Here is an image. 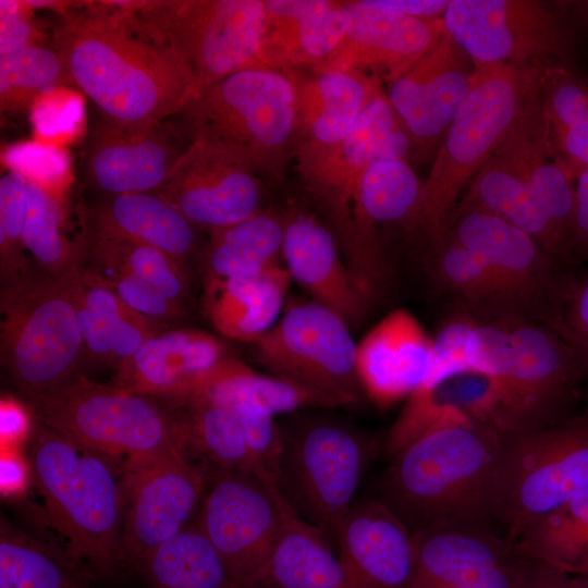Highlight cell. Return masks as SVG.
<instances>
[{
    "label": "cell",
    "mask_w": 588,
    "mask_h": 588,
    "mask_svg": "<svg viewBox=\"0 0 588 588\" xmlns=\"http://www.w3.org/2000/svg\"><path fill=\"white\" fill-rule=\"evenodd\" d=\"M56 40L70 85L109 123L151 126L195 98L187 64L131 1L75 3L62 17Z\"/></svg>",
    "instance_id": "6da1fadb"
},
{
    "label": "cell",
    "mask_w": 588,
    "mask_h": 588,
    "mask_svg": "<svg viewBox=\"0 0 588 588\" xmlns=\"http://www.w3.org/2000/svg\"><path fill=\"white\" fill-rule=\"evenodd\" d=\"M502 436L488 424H443L390 458L378 498L412 532L446 526H495L491 485Z\"/></svg>",
    "instance_id": "7a4b0ae2"
},
{
    "label": "cell",
    "mask_w": 588,
    "mask_h": 588,
    "mask_svg": "<svg viewBox=\"0 0 588 588\" xmlns=\"http://www.w3.org/2000/svg\"><path fill=\"white\" fill-rule=\"evenodd\" d=\"M28 461L48 523L63 538L65 552L97 581L121 577L125 467L41 422L32 433Z\"/></svg>",
    "instance_id": "3957f363"
},
{
    "label": "cell",
    "mask_w": 588,
    "mask_h": 588,
    "mask_svg": "<svg viewBox=\"0 0 588 588\" xmlns=\"http://www.w3.org/2000/svg\"><path fill=\"white\" fill-rule=\"evenodd\" d=\"M27 400L41 424L119 461L126 470L193 453L184 409L167 400L83 375Z\"/></svg>",
    "instance_id": "277c9868"
},
{
    "label": "cell",
    "mask_w": 588,
    "mask_h": 588,
    "mask_svg": "<svg viewBox=\"0 0 588 588\" xmlns=\"http://www.w3.org/2000/svg\"><path fill=\"white\" fill-rule=\"evenodd\" d=\"M538 73L503 64L475 66L470 90L442 136L407 225L420 232L429 247L444 235L467 185L515 125L537 87Z\"/></svg>",
    "instance_id": "5b68a950"
},
{
    "label": "cell",
    "mask_w": 588,
    "mask_h": 588,
    "mask_svg": "<svg viewBox=\"0 0 588 588\" xmlns=\"http://www.w3.org/2000/svg\"><path fill=\"white\" fill-rule=\"evenodd\" d=\"M176 118L191 140L213 143L256 173L275 174L299 127L296 85L283 71L255 63L209 87Z\"/></svg>",
    "instance_id": "8992f818"
},
{
    "label": "cell",
    "mask_w": 588,
    "mask_h": 588,
    "mask_svg": "<svg viewBox=\"0 0 588 588\" xmlns=\"http://www.w3.org/2000/svg\"><path fill=\"white\" fill-rule=\"evenodd\" d=\"M75 275L56 278L32 268L2 284L1 362L26 400L82 376L78 370L87 354L77 320Z\"/></svg>",
    "instance_id": "52a82bcc"
},
{
    "label": "cell",
    "mask_w": 588,
    "mask_h": 588,
    "mask_svg": "<svg viewBox=\"0 0 588 588\" xmlns=\"http://www.w3.org/2000/svg\"><path fill=\"white\" fill-rule=\"evenodd\" d=\"M588 492V415L503 434L491 485L494 525L511 540Z\"/></svg>",
    "instance_id": "ba28073f"
},
{
    "label": "cell",
    "mask_w": 588,
    "mask_h": 588,
    "mask_svg": "<svg viewBox=\"0 0 588 588\" xmlns=\"http://www.w3.org/2000/svg\"><path fill=\"white\" fill-rule=\"evenodd\" d=\"M279 426V492L297 517L332 542L379 442L346 421L324 416H294Z\"/></svg>",
    "instance_id": "9c48e42d"
},
{
    "label": "cell",
    "mask_w": 588,
    "mask_h": 588,
    "mask_svg": "<svg viewBox=\"0 0 588 588\" xmlns=\"http://www.w3.org/2000/svg\"><path fill=\"white\" fill-rule=\"evenodd\" d=\"M131 7L185 61L195 98L257 63L266 22L262 0L131 1Z\"/></svg>",
    "instance_id": "30bf717a"
},
{
    "label": "cell",
    "mask_w": 588,
    "mask_h": 588,
    "mask_svg": "<svg viewBox=\"0 0 588 588\" xmlns=\"http://www.w3.org/2000/svg\"><path fill=\"white\" fill-rule=\"evenodd\" d=\"M442 20L475 66L540 70L571 63L575 50L567 15L556 1L449 0Z\"/></svg>",
    "instance_id": "8fae6325"
},
{
    "label": "cell",
    "mask_w": 588,
    "mask_h": 588,
    "mask_svg": "<svg viewBox=\"0 0 588 588\" xmlns=\"http://www.w3.org/2000/svg\"><path fill=\"white\" fill-rule=\"evenodd\" d=\"M254 344L258 360L273 376L323 394L339 406L363 396L357 343L350 326L314 301L291 303Z\"/></svg>",
    "instance_id": "7c38bea8"
},
{
    "label": "cell",
    "mask_w": 588,
    "mask_h": 588,
    "mask_svg": "<svg viewBox=\"0 0 588 588\" xmlns=\"http://www.w3.org/2000/svg\"><path fill=\"white\" fill-rule=\"evenodd\" d=\"M506 327L511 360L495 384L503 434L549 427L572 417L586 381L576 353L538 320L509 321Z\"/></svg>",
    "instance_id": "4fadbf2b"
},
{
    "label": "cell",
    "mask_w": 588,
    "mask_h": 588,
    "mask_svg": "<svg viewBox=\"0 0 588 588\" xmlns=\"http://www.w3.org/2000/svg\"><path fill=\"white\" fill-rule=\"evenodd\" d=\"M294 514L259 477L208 463L207 489L195 518L238 588H248Z\"/></svg>",
    "instance_id": "5bb4252c"
},
{
    "label": "cell",
    "mask_w": 588,
    "mask_h": 588,
    "mask_svg": "<svg viewBox=\"0 0 588 588\" xmlns=\"http://www.w3.org/2000/svg\"><path fill=\"white\" fill-rule=\"evenodd\" d=\"M412 142L406 125L381 91L340 142L333 145L307 142L301 147V172L329 211L334 228L363 219L356 194L364 172L379 161L406 160Z\"/></svg>",
    "instance_id": "9a60e30c"
},
{
    "label": "cell",
    "mask_w": 588,
    "mask_h": 588,
    "mask_svg": "<svg viewBox=\"0 0 588 588\" xmlns=\"http://www.w3.org/2000/svg\"><path fill=\"white\" fill-rule=\"evenodd\" d=\"M126 475L119 565L122 575H138L149 554L196 518L207 489L208 463L185 453L127 469Z\"/></svg>",
    "instance_id": "2e32d148"
},
{
    "label": "cell",
    "mask_w": 588,
    "mask_h": 588,
    "mask_svg": "<svg viewBox=\"0 0 588 588\" xmlns=\"http://www.w3.org/2000/svg\"><path fill=\"white\" fill-rule=\"evenodd\" d=\"M414 588H515L534 559L493 525H462L413 532Z\"/></svg>",
    "instance_id": "e0dca14e"
},
{
    "label": "cell",
    "mask_w": 588,
    "mask_h": 588,
    "mask_svg": "<svg viewBox=\"0 0 588 588\" xmlns=\"http://www.w3.org/2000/svg\"><path fill=\"white\" fill-rule=\"evenodd\" d=\"M195 228L210 232L260 210L256 172L226 149L193 139L167 182L155 193Z\"/></svg>",
    "instance_id": "ac0fdd59"
},
{
    "label": "cell",
    "mask_w": 588,
    "mask_h": 588,
    "mask_svg": "<svg viewBox=\"0 0 588 588\" xmlns=\"http://www.w3.org/2000/svg\"><path fill=\"white\" fill-rule=\"evenodd\" d=\"M191 144L176 115L143 128L96 120L85 150V177L105 196L156 193Z\"/></svg>",
    "instance_id": "d6986e66"
},
{
    "label": "cell",
    "mask_w": 588,
    "mask_h": 588,
    "mask_svg": "<svg viewBox=\"0 0 588 588\" xmlns=\"http://www.w3.org/2000/svg\"><path fill=\"white\" fill-rule=\"evenodd\" d=\"M445 233L485 261L526 318L538 320L566 266L528 233L487 211L453 210Z\"/></svg>",
    "instance_id": "ffe728a7"
},
{
    "label": "cell",
    "mask_w": 588,
    "mask_h": 588,
    "mask_svg": "<svg viewBox=\"0 0 588 588\" xmlns=\"http://www.w3.org/2000/svg\"><path fill=\"white\" fill-rule=\"evenodd\" d=\"M474 71L444 28L432 48L389 82L388 99L413 142L427 146L442 139L470 90Z\"/></svg>",
    "instance_id": "44dd1931"
},
{
    "label": "cell",
    "mask_w": 588,
    "mask_h": 588,
    "mask_svg": "<svg viewBox=\"0 0 588 588\" xmlns=\"http://www.w3.org/2000/svg\"><path fill=\"white\" fill-rule=\"evenodd\" d=\"M347 27L343 41L318 69L364 74L373 71L391 82L444 33L443 20H422L378 5L375 0L343 2Z\"/></svg>",
    "instance_id": "7402d4cb"
},
{
    "label": "cell",
    "mask_w": 588,
    "mask_h": 588,
    "mask_svg": "<svg viewBox=\"0 0 588 588\" xmlns=\"http://www.w3.org/2000/svg\"><path fill=\"white\" fill-rule=\"evenodd\" d=\"M332 543L359 588H414L417 561L413 532L379 498L356 500Z\"/></svg>",
    "instance_id": "603a6c76"
},
{
    "label": "cell",
    "mask_w": 588,
    "mask_h": 588,
    "mask_svg": "<svg viewBox=\"0 0 588 588\" xmlns=\"http://www.w3.org/2000/svg\"><path fill=\"white\" fill-rule=\"evenodd\" d=\"M469 209L504 219L532 236L562 265L571 266L568 249L542 211L528 181L524 109L504 142L469 182L454 208Z\"/></svg>",
    "instance_id": "cb8c5ba5"
},
{
    "label": "cell",
    "mask_w": 588,
    "mask_h": 588,
    "mask_svg": "<svg viewBox=\"0 0 588 588\" xmlns=\"http://www.w3.org/2000/svg\"><path fill=\"white\" fill-rule=\"evenodd\" d=\"M283 221L282 258L291 279L350 327L358 324L371 301L353 278L333 233L301 209L292 208Z\"/></svg>",
    "instance_id": "d4e9b609"
},
{
    "label": "cell",
    "mask_w": 588,
    "mask_h": 588,
    "mask_svg": "<svg viewBox=\"0 0 588 588\" xmlns=\"http://www.w3.org/2000/svg\"><path fill=\"white\" fill-rule=\"evenodd\" d=\"M225 344L197 329H169L119 364L113 384L181 406L199 379L226 357Z\"/></svg>",
    "instance_id": "484cf974"
},
{
    "label": "cell",
    "mask_w": 588,
    "mask_h": 588,
    "mask_svg": "<svg viewBox=\"0 0 588 588\" xmlns=\"http://www.w3.org/2000/svg\"><path fill=\"white\" fill-rule=\"evenodd\" d=\"M431 352L432 338L411 313H389L357 343L364 393L380 406L407 399L424 381Z\"/></svg>",
    "instance_id": "4316f807"
},
{
    "label": "cell",
    "mask_w": 588,
    "mask_h": 588,
    "mask_svg": "<svg viewBox=\"0 0 588 588\" xmlns=\"http://www.w3.org/2000/svg\"><path fill=\"white\" fill-rule=\"evenodd\" d=\"M257 63L280 70L321 66L345 37L343 2L267 0Z\"/></svg>",
    "instance_id": "83f0119b"
},
{
    "label": "cell",
    "mask_w": 588,
    "mask_h": 588,
    "mask_svg": "<svg viewBox=\"0 0 588 588\" xmlns=\"http://www.w3.org/2000/svg\"><path fill=\"white\" fill-rule=\"evenodd\" d=\"M93 238H115L155 247L186 267L196 249V228L155 193L105 196L86 211Z\"/></svg>",
    "instance_id": "f1b7e54d"
},
{
    "label": "cell",
    "mask_w": 588,
    "mask_h": 588,
    "mask_svg": "<svg viewBox=\"0 0 588 588\" xmlns=\"http://www.w3.org/2000/svg\"><path fill=\"white\" fill-rule=\"evenodd\" d=\"M23 241L37 269L56 278H70L86 262L90 235L88 228L75 226L62 189L28 179Z\"/></svg>",
    "instance_id": "f546056e"
},
{
    "label": "cell",
    "mask_w": 588,
    "mask_h": 588,
    "mask_svg": "<svg viewBox=\"0 0 588 588\" xmlns=\"http://www.w3.org/2000/svg\"><path fill=\"white\" fill-rule=\"evenodd\" d=\"M291 281L281 265L254 278L205 279L206 314L221 334L255 343L279 320Z\"/></svg>",
    "instance_id": "4dcf8cb0"
},
{
    "label": "cell",
    "mask_w": 588,
    "mask_h": 588,
    "mask_svg": "<svg viewBox=\"0 0 588 588\" xmlns=\"http://www.w3.org/2000/svg\"><path fill=\"white\" fill-rule=\"evenodd\" d=\"M248 588H359L330 539L292 514Z\"/></svg>",
    "instance_id": "1f68e13d"
},
{
    "label": "cell",
    "mask_w": 588,
    "mask_h": 588,
    "mask_svg": "<svg viewBox=\"0 0 588 588\" xmlns=\"http://www.w3.org/2000/svg\"><path fill=\"white\" fill-rule=\"evenodd\" d=\"M429 267L436 286L450 301L451 311L478 322L528 319L485 261L450 234L430 246Z\"/></svg>",
    "instance_id": "d6a6232c"
},
{
    "label": "cell",
    "mask_w": 588,
    "mask_h": 588,
    "mask_svg": "<svg viewBox=\"0 0 588 588\" xmlns=\"http://www.w3.org/2000/svg\"><path fill=\"white\" fill-rule=\"evenodd\" d=\"M194 401L223 405L249 403L275 417L304 408L339 407L323 394L273 375L260 373L230 356L221 359L199 379L182 405Z\"/></svg>",
    "instance_id": "836d02e7"
},
{
    "label": "cell",
    "mask_w": 588,
    "mask_h": 588,
    "mask_svg": "<svg viewBox=\"0 0 588 588\" xmlns=\"http://www.w3.org/2000/svg\"><path fill=\"white\" fill-rule=\"evenodd\" d=\"M299 127L309 143L333 145L346 136L369 101L381 93L365 74L334 69L315 70L310 78L294 81Z\"/></svg>",
    "instance_id": "e575fe53"
},
{
    "label": "cell",
    "mask_w": 588,
    "mask_h": 588,
    "mask_svg": "<svg viewBox=\"0 0 588 588\" xmlns=\"http://www.w3.org/2000/svg\"><path fill=\"white\" fill-rule=\"evenodd\" d=\"M538 99L559 161L576 181L588 168V78L571 63L538 73Z\"/></svg>",
    "instance_id": "d590c367"
},
{
    "label": "cell",
    "mask_w": 588,
    "mask_h": 588,
    "mask_svg": "<svg viewBox=\"0 0 588 588\" xmlns=\"http://www.w3.org/2000/svg\"><path fill=\"white\" fill-rule=\"evenodd\" d=\"M284 221L259 210L232 225L211 231L203 255L205 279H243L280 265Z\"/></svg>",
    "instance_id": "8d00e7d4"
},
{
    "label": "cell",
    "mask_w": 588,
    "mask_h": 588,
    "mask_svg": "<svg viewBox=\"0 0 588 588\" xmlns=\"http://www.w3.org/2000/svg\"><path fill=\"white\" fill-rule=\"evenodd\" d=\"M93 574L62 547L0 523V588H93Z\"/></svg>",
    "instance_id": "74e56055"
},
{
    "label": "cell",
    "mask_w": 588,
    "mask_h": 588,
    "mask_svg": "<svg viewBox=\"0 0 588 588\" xmlns=\"http://www.w3.org/2000/svg\"><path fill=\"white\" fill-rule=\"evenodd\" d=\"M147 588H238L194 519L144 562Z\"/></svg>",
    "instance_id": "f35d334b"
},
{
    "label": "cell",
    "mask_w": 588,
    "mask_h": 588,
    "mask_svg": "<svg viewBox=\"0 0 588 588\" xmlns=\"http://www.w3.org/2000/svg\"><path fill=\"white\" fill-rule=\"evenodd\" d=\"M181 407L188 445L195 455L216 467L257 476L242 427L230 407L210 401H194Z\"/></svg>",
    "instance_id": "ab89813d"
},
{
    "label": "cell",
    "mask_w": 588,
    "mask_h": 588,
    "mask_svg": "<svg viewBox=\"0 0 588 588\" xmlns=\"http://www.w3.org/2000/svg\"><path fill=\"white\" fill-rule=\"evenodd\" d=\"M86 262L128 273L174 303L185 306L187 302L186 267L155 247L123 240L90 237Z\"/></svg>",
    "instance_id": "60d3db41"
},
{
    "label": "cell",
    "mask_w": 588,
    "mask_h": 588,
    "mask_svg": "<svg viewBox=\"0 0 588 588\" xmlns=\"http://www.w3.org/2000/svg\"><path fill=\"white\" fill-rule=\"evenodd\" d=\"M418 179L406 160L379 161L362 175L356 194L362 218L377 223H403L406 228L421 193Z\"/></svg>",
    "instance_id": "b9f144b4"
},
{
    "label": "cell",
    "mask_w": 588,
    "mask_h": 588,
    "mask_svg": "<svg viewBox=\"0 0 588 588\" xmlns=\"http://www.w3.org/2000/svg\"><path fill=\"white\" fill-rule=\"evenodd\" d=\"M70 85L57 48L46 44L0 54V109L17 113L30 107L42 94Z\"/></svg>",
    "instance_id": "7bdbcfd3"
},
{
    "label": "cell",
    "mask_w": 588,
    "mask_h": 588,
    "mask_svg": "<svg viewBox=\"0 0 588 588\" xmlns=\"http://www.w3.org/2000/svg\"><path fill=\"white\" fill-rule=\"evenodd\" d=\"M588 538V492L542 517L514 540L528 558L560 568Z\"/></svg>",
    "instance_id": "ee69618b"
},
{
    "label": "cell",
    "mask_w": 588,
    "mask_h": 588,
    "mask_svg": "<svg viewBox=\"0 0 588 588\" xmlns=\"http://www.w3.org/2000/svg\"><path fill=\"white\" fill-rule=\"evenodd\" d=\"M576 353L588 381V271L566 267L559 275L538 318Z\"/></svg>",
    "instance_id": "f6af8a7d"
},
{
    "label": "cell",
    "mask_w": 588,
    "mask_h": 588,
    "mask_svg": "<svg viewBox=\"0 0 588 588\" xmlns=\"http://www.w3.org/2000/svg\"><path fill=\"white\" fill-rule=\"evenodd\" d=\"M28 177L21 171H7L0 179V269L1 283H8L33 267L23 241Z\"/></svg>",
    "instance_id": "bcb514c9"
},
{
    "label": "cell",
    "mask_w": 588,
    "mask_h": 588,
    "mask_svg": "<svg viewBox=\"0 0 588 588\" xmlns=\"http://www.w3.org/2000/svg\"><path fill=\"white\" fill-rule=\"evenodd\" d=\"M225 406L240 421L257 476L278 489L282 438L277 417L249 403Z\"/></svg>",
    "instance_id": "7dc6e473"
},
{
    "label": "cell",
    "mask_w": 588,
    "mask_h": 588,
    "mask_svg": "<svg viewBox=\"0 0 588 588\" xmlns=\"http://www.w3.org/2000/svg\"><path fill=\"white\" fill-rule=\"evenodd\" d=\"M83 270L94 281L111 290L128 308L147 318L171 326L186 315L184 305L168 299L128 273L94 265L84 266Z\"/></svg>",
    "instance_id": "c3c4849f"
},
{
    "label": "cell",
    "mask_w": 588,
    "mask_h": 588,
    "mask_svg": "<svg viewBox=\"0 0 588 588\" xmlns=\"http://www.w3.org/2000/svg\"><path fill=\"white\" fill-rule=\"evenodd\" d=\"M44 38L24 0H0V54L45 44Z\"/></svg>",
    "instance_id": "681fc988"
},
{
    "label": "cell",
    "mask_w": 588,
    "mask_h": 588,
    "mask_svg": "<svg viewBox=\"0 0 588 588\" xmlns=\"http://www.w3.org/2000/svg\"><path fill=\"white\" fill-rule=\"evenodd\" d=\"M32 415L26 406L13 397H2L0 402L1 449H20L32 437Z\"/></svg>",
    "instance_id": "f907efd6"
},
{
    "label": "cell",
    "mask_w": 588,
    "mask_h": 588,
    "mask_svg": "<svg viewBox=\"0 0 588 588\" xmlns=\"http://www.w3.org/2000/svg\"><path fill=\"white\" fill-rule=\"evenodd\" d=\"M33 478L32 467L20 449H1L0 491L4 498L22 497Z\"/></svg>",
    "instance_id": "816d5d0a"
},
{
    "label": "cell",
    "mask_w": 588,
    "mask_h": 588,
    "mask_svg": "<svg viewBox=\"0 0 588 588\" xmlns=\"http://www.w3.org/2000/svg\"><path fill=\"white\" fill-rule=\"evenodd\" d=\"M515 588H588V578L534 560Z\"/></svg>",
    "instance_id": "f5cc1de1"
},
{
    "label": "cell",
    "mask_w": 588,
    "mask_h": 588,
    "mask_svg": "<svg viewBox=\"0 0 588 588\" xmlns=\"http://www.w3.org/2000/svg\"><path fill=\"white\" fill-rule=\"evenodd\" d=\"M588 259V168L576 180V211L571 244L572 265Z\"/></svg>",
    "instance_id": "db71d44e"
},
{
    "label": "cell",
    "mask_w": 588,
    "mask_h": 588,
    "mask_svg": "<svg viewBox=\"0 0 588 588\" xmlns=\"http://www.w3.org/2000/svg\"><path fill=\"white\" fill-rule=\"evenodd\" d=\"M388 10L422 20L441 19L449 0H375Z\"/></svg>",
    "instance_id": "11a10c76"
},
{
    "label": "cell",
    "mask_w": 588,
    "mask_h": 588,
    "mask_svg": "<svg viewBox=\"0 0 588 588\" xmlns=\"http://www.w3.org/2000/svg\"><path fill=\"white\" fill-rule=\"evenodd\" d=\"M556 4L567 16L588 28V0L556 1Z\"/></svg>",
    "instance_id": "9f6ffc18"
},
{
    "label": "cell",
    "mask_w": 588,
    "mask_h": 588,
    "mask_svg": "<svg viewBox=\"0 0 588 588\" xmlns=\"http://www.w3.org/2000/svg\"><path fill=\"white\" fill-rule=\"evenodd\" d=\"M585 577H587V578H588V575H585Z\"/></svg>",
    "instance_id": "6f0895ef"
}]
</instances>
